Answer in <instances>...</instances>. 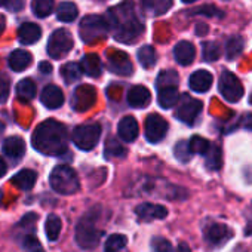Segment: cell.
Listing matches in <instances>:
<instances>
[{
    "mask_svg": "<svg viewBox=\"0 0 252 252\" xmlns=\"http://www.w3.org/2000/svg\"><path fill=\"white\" fill-rule=\"evenodd\" d=\"M107 23L111 26L114 39L122 43H134L144 33V24L131 0H125L120 5L111 8L108 11Z\"/></svg>",
    "mask_w": 252,
    "mask_h": 252,
    "instance_id": "obj_1",
    "label": "cell"
},
{
    "mask_svg": "<svg viewBox=\"0 0 252 252\" xmlns=\"http://www.w3.org/2000/svg\"><path fill=\"white\" fill-rule=\"evenodd\" d=\"M67 128L54 120H45L42 122L33 132L32 144L33 147L46 156H60L67 150Z\"/></svg>",
    "mask_w": 252,
    "mask_h": 252,
    "instance_id": "obj_2",
    "label": "cell"
},
{
    "mask_svg": "<svg viewBox=\"0 0 252 252\" xmlns=\"http://www.w3.org/2000/svg\"><path fill=\"white\" fill-rule=\"evenodd\" d=\"M51 187L60 194H73L80 189L79 177L76 171L67 165L55 166L49 177Z\"/></svg>",
    "mask_w": 252,
    "mask_h": 252,
    "instance_id": "obj_3",
    "label": "cell"
},
{
    "mask_svg": "<svg viewBox=\"0 0 252 252\" xmlns=\"http://www.w3.org/2000/svg\"><path fill=\"white\" fill-rule=\"evenodd\" d=\"M79 34L85 43H94L108 34V23L101 15H88L79 26Z\"/></svg>",
    "mask_w": 252,
    "mask_h": 252,
    "instance_id": "obj_4",
    "label": "cell"
},
{
    "mask_svg": "<svg viewBox=\"0 0 252 252\" xmlns=\"http://www.w3.org/2000/svg\"><path fill=\"white\" fill-rule=\"evenodd\" d=\"M102 231L96 228L95 221L88 215L83 217L76 227V242L82 249H92L99 243Z\"/></svg>",
    "mask_w": 252,
    "mask_h": 252,
    "instance_id": "obj_5",
    "label": "cell"
},
{
    "mask_svg": "<svg viewBox=\"0 0 252 252\" xmlns=\"http://www.w3.org/2000/svg\"><path fill=\"white\" fill-rule=\"evenodd\" d=\"M101 137V126L98 123L80 125L73 131V143L83 152L92 150Z\"/></svg>",
    "mask_w": 252,
    "mask_h": 252,
    "instance_id": "obj_6",
    "label": "cell"
},
{
    "mask_svg": "<svg viewBox=\"0 0 252 252\" xmlns=\"http://www.w3.org/2000/svg\"><path fill=\"white\" fill-rule=\"evenodd\" d=\"M73 37L71 34L67 32V30H57L52 33V36L49 37V42H48V54L51 58L54 60H60V58H64L71 49H73Z\"/></svg>",
    "mask_w": 252,
    "mask_h": 252,
    "instance_id": "obj_7",
    "label": "cell"
},
{
    "mask_svg": "<svg viewBox=\"0 0 252 252\" xmlns=\"http://www.w3.org/2000/svg\"><path fill=\"white\" fill-rule=\"evenodd\" d=\"M218 89L221 92V95L224 96V99H227L228 102H237L242 99L245 91L243 86L240 83V80L230 71H224L220 76V85Z\"/></svg>",
    "mask_w": 252,
    "mask_h": 252,
    "instance_id": "obj_8",
    "label": "cell"
},
{
    "mask_svg": "<svg viewBox=\"0 0 252 252\" xmlns=\"http://www.w3.org/2000/svg\"><path fill=\"white\" fill-rule=\"evenodd\" d=\"M233 230L221 222H211L205 227L203 230V237L205 242L214 248H220L224 246L231 237H233Z\"/></svg>",
    "mask_w": 252,
    "mask_h": 252,
    "instance_id": "obj_9",
    "label": "cell"
},
{
    "mask_svg": "<svg viewBox=\"0 0 252 252\" xmlns=\"http://www.w3.org/2000/svg\"><path fill=\"white\" fill-rule=\"evenodd\" d=\"M202 102L199 99H194L189 95H183L181 101H180V105H178V110H177V117L186 123V125H193L194 120L197 119V116L200 114L202 111Z\"/></svg>",
    "mask_w": 252,
    "mask_h": 252,
    "instance_id": "obj_10",
    "label": "cell"
},
{
    "mask_svg": "<svg viewBox=\"0 0 252 252\" xmlns=\"http://www.w3.org/2000/svg\"><path fill=\"white\" fill-rule=\"evenodd\" d=\"M168 132V122L159 114H150L146 119V138L156 144L165 138Z\"/></svg>",
    "mask_w": 252,
    "mask_h": 252,
    "instance_id": "obj_11",
    "label": "cell"
},
{
    "mask_svg": "<svg viewBox=\"0 0 252 252\" xmlns=\"http://www.w3.org/2000/svg\"><path fill=\"white\" fill-rule=\"evenodd\" d=\"M96 101V91L91 85H82L74 91L71 105L77 111H86L89 110Z\"/></svg>",
    "mask_w": 252,
    "mask_h": 252,
    "instance_id": "obj_12",
    "label": "cell"
},
{
    "mask_svg": "<svg viewBox=\"0 0 252 252\" xmlns=\"http://www.w3.org/2000/svg\"><path fill=\"white\" fill-rule=\"evenodd\" d=\"M135 214L141 221L163 220L168 217V209L156 203H141L135 208Z\"/></svg>",
    "mask_w": 252,
    "mask_h": 252,
    "instance_id": "obj_13",
    "label": "cell"
},
{
    "mask_svg": "<svg viewBox=\"0 0 252 252\" xmlns=\"http://www.w3.org/2000/svg\"><path fill=\"white\" fill-rule=\"evenodd\" d=\"M108 68L114 74H122V76H129L134 71L132 63L125 52L113 54L108 60Z\"/></svg>",
    "mask_w": 252,
    "mask_h": 252,
    "instance_id": "obj_14",
    "label": "cell"
},
{
    "mask_svg": "<svg viewBox=\"0 0 252 252\" xmlns=\"http://www.w3.org/2000/svg\"><path fill=\"white\" fill-rule=\"evenodd\" d=\"M40 101L45 107L55 110L64 104V94L57 85H48L40 95Z\"/></svg>",
    "mask_w": 252,
    "mask_h": 252,
    "instance_id": "obj_15",
    "label": "cell"
},
{
    "mask_svg": "<svg viewBox=\"0 0 252 252\" xmlns=\"http://www.w3.org/2000/svg\"><path fill=\"white\" fill-rule=\"evenodd\" d=\"M117 132H119V137L126 143L135 141L138 137V123H137L135 117H132V116L123 117L117 126Z\"/></svg>",
    "mask_w": 252,
    "mask_h": 252,
    "instance_id": "obj_16",
    "label": "cell"
},
{
    "mask_svg": "<svg viewBox=\"0 0 252 252\" xmlns=\"http://www.w3.org/2000/svg\"><path fill=\"white\" fill-rule=\"evenodd\" d=\"M212 82H214V77L209 71L206 70H197L194 71L190 79H189V85L190 88L197 92V94H203V92H208L212 86Z\"/></svg>",
    "mask_w": 252,
    "mask_h": 252,
    "instance_id": "obj_17",
    "label": "cell"
},
{
    "mask_svg": "<svg viewBox=\"0 0 252 252\" xmlns=\"http://www.w3.org/2000/svg\"><path fill=\"white\" fill-rule=\"evenodd\" d=\"M152 101V94L146 86L137 85L132 86V89L128 94V102L132 108H144L150 104Z\"/></svg>",
    "mask_w": 252,
    "mask_h": 252,
    "instance_id": "obj_18",
    "label": "cell"
},
{
    "mask_svg": "<svg viewBox=\"0 0 252 252\" xmlns=\"http://www.w3.org/2000/svg\"><path fill=\"white\" fill-rule=\"evenodd\" d=\"M174 57H175V61L180 65H190L193 63L194 57H196V49H194V46L190 42L183 40V42L175 45Z\"/></svg>",
    "mask_w": 252,
    "mask_h": 252,
    "instance_id": "obj_19",
    "label": "cell"
},
{
    "mask_svg": "<svg viewBox=\"0 0 252 252\" xmlns=\"http://www.w3.org/2000/svg\"><path fill=\"white\" fill-rule=\"evenodd\" d=\"M42 37V29L34 23H26L18 30V40L23 45H34Z\"/></svg>",
    "mask_w": 252,
    "mask_h": 252,
    "instance_id": "obj_20",
    "label": "cell"
},
{
    "mask_svg": "<svg viewBox=\"0 0 252 252\" xmlns=\"http://www.w3.org/2000/svg\"><path fill=\"white\" fill-rule=\"evenodd\" d=\"M79 65H80L82 73H85L89 77H98L101 74V70H102V64L99 61L98 55H95V54L85 55Z\"/></svg>",
    "mask_w": 252,
    "mask_h": 252,
    "instance_id": "obj_21",
    "label": "cell"
},
{
    "mask_svg": "<svg viewBox=\"0 0 252 252\" xmlns=\"http://www.w3.org/2000/svg\"><path fill=\"white\" fill-rule=\"evenodd\" d=\"M26 152V143L20 137H9L3 141V153L11 159H20Z\"/></svg>",
    "mask_w": 252,
    "mask_h": 252,
    "instance_id": "obj_22",
    "label": "cell"
},
{
    "mask_svg": "<svg viewBox=\"0 0 252 252\" xmlns=\"http://www.w3.org/2000/svg\"><path fill=\"white\" fill-rule=\"evenodd\" d=\"M33 61V57L29 51L24 49H17L9 55V67L14 71H23L26 70Z\"/></svg>",
    "mask_w": 252,
    "mask_h": 252,
    "instance_id": "obj_23",
    "label": "cell"
},
{
    "mask_svg": "<svg viewBox=\"0 0 252 252\" xmlns=\"http://www.w3.org/2000/svg\"><path fill=\"white\" fill-rule=\"evenodd\" d=\"M172 2L174 0H141V5L147 14L159 17L172 8Z\"/></svg>",
    "mask_w": 252,
    "mask_h": 252,
    "instance_id": "obj_24",
    "label": "cell"
},
{
    "mask_svg": "<svg viewBox=\"0 0 252 252\" xmlns=\"http://www.w3.org/2000/svg\"><path fill=\"white\" fill-rule=\"evenodd\" d=\"M36 180H37V175H36L34 171H32V169H23L17 175L12 177L11 183L15 187H18L20 190H32L33 186L36 184Z\"/></svg>",
    "mask_w": 252,
    "mask_h": 252,
    "instance_id": "obj_25",
    "label": "cell"
},
{
    "mask_svg": "<svg viewBox=\"0 0 252 252\" xmlns=\"http://www.w3.org/2000/svg\"><path fill=\"white\" fill-rule=\"evenodd\" d=\"M180 99V94L177 88H162L159 89V105L162 108H172Z\"/></svg>",
    "mask_w": 252,
    "mask_h": 252,
    "instance_id": "obj_26",
    "label": "cell"
},
{
    "mask_svg": "<svg viewBox=\"0 0 252 252\" xmlns=\"http://www.w3.org/2000/svg\"><path fill=\"white\" fill-rule=\"evenodd\" d=\"M205 156V165L208 169L211 171H218L222 165V153L221 149L218 146L211 144V147L208 149V152L203 155Z\"/></svg>",
    "mask_w": 252,
    "mask_h": 252,
    "instance_id": "obj_27",
    "label": "cell"
},
{
    "mask_svg": "<svg viewBox=\"0 0 252 252\" xmlns=\"http://www.w3.org/2000/svg\"><path fill=\"white\" fill-rule=\"evenodd\" d=\"M17 95H18L20 101H23V102L32 101L36 96V85H34V82L32 79H23L21 82H18Z\"/></svg>",
    "mask_w": 252,
    "mask_h": 252,
    "instance_id": "obj_28",
    "label": "cell"
},
{
    "mask_svg": "<svg viewBox=\"0 0 252 252\" xmlns=\"http://www.w3.org/2000/svg\"><path fill=\"white\" fill-rule=\"evenodd\" d=\"M61 228H63V221L58 215L55 214H51L48 218H46V222H45V231H46V236L51 242H55L58 237H60V233H61Z\"/></svg>",
    "mask_w": 252,
    "mask_h": 252,
    "instance_id": "obj_29",
    "label": "cell"
},
{
    "mask_svg": "<svg viewBox=\"0 0 252 252\" xmlns=\"http://www.w3.org/2000/svg\"><path fill=\"white\" fill-rule=\"evenodd\" d=\"M79 11H77V6L71 2H64L60 5L58 8V14H57V18L63 23H73L77 17Z\"/></svg>",
    "mask_w": 252,
    "mask_h": 252,
    "instance_id": "obj_30",
    "label": "cell"
},
{
    "mask_svg": "<svg viewBox=\"0 0 252 252\" xmlns=\"http://www.w3.org/2000/svg\"><path fill=\"white\" fill-rule=\"evenodd\" d=\"M137 57H138L140 64L144 68H147V70L149 68H153L155 64H156V52H155V49L150 45H146V46L140 48Z\"/></svg>",
    "mask_w": 252,
    "mask_h": 252,
    "instance_id": "obj_31",
    "label": "cell"
},
{
    "mask_svg": "<svg viewBox=\"0 0 252 252\" xmlns=\"http://www.w3.org/2000/svg\"><path fill=\"white\" fill-rule=\"evenodd\" d=\"M178 82H180V77H178L177 71L165 70V71H162L158 76L156 86H158V89H162V88H177Z\"/></svg>",
    "mask_w": 252,
    "mask_h": 252,
    "instance_id": "obj_32",
    "label": "cell"
},
{
    "mask_svg": "<svg viewBox=\"0 0 252 252\" xmlns=\"http://www.w3.org/2000/svg\"><path fill=\"white\" fill-rule=\"evenodd\" d=\"M104 155L108 159L113 158H125L126 156V149L116 140V138H108L104 147Z\"/></svg>",
    "mask_w": 252,
    "mask_h": 252,
    "instance_id": "obj_33",
    "label": "cell"
},
{
    "mask_svg": "<svg viewBox=\"0 0 252 252\" xmlns=\"http://www.w3.org/2000/svg\"><path fill=\"white\" fill-rule=\"evenodd\" d=\"M202 55L206 63H214L221 55V46L217 42H203L202 43Z\"/></svg>",
    "mask_w": 252,
    "mask_h": 252,
    "instance_id": "obj_34",
    "label": "cell"
},
{
    "mask_svg": "<svg viewBox=\"0 0 252 252\" xmlns=\"http://www.w3.org/2000/svg\"><path fill=\"white\" fill-rule=\"evenodd\" d=\"M33 14L39 18L48 17L54 9V0H33L32 3Z\"/></svg>",
    "mask_w": 252,
    "mask_h": 252,
    "instance_id": "obj_35",
    "label": "cell"
},
{
    "mask_svg": "<svg viewBox=\"0 0 252 252\" xmlns=\"http://www.w3.org/2000/svg\"><path fill=\"white\" fill-rule=\"evenodd\" d=\"M61 74H63V77H64L65 83H73V82H77L83 73H82V70H80V65H79V64L67 63V64L61 68Z\"/></svg>",
    "mask_w": 252,
    "mask_h": 252,
    "instance_id": "obj_36",
    "label": "cell"
},
{
    "mask_svg": "<svg viewBox=\"0 0 252 252\" xmlns=\"http://www.w3.org/2000/svg\"><path fill=\"white\" fill-rule=\"evenodd\" d=\"M126 242H128L126 236H123V234H111L107 239L105 245H104V252H119L126 246Z\"/></svg>",
    "mask_w": 252,
    "mask_h": 252,
    "instance_id": "obj_37",
    "label": "cell"
},
{
    "mask_svg": "<svg viewBox=\"0 0 252 252\" xmlns=\"http://www.w3.org/2000/svg\"><path fill=\"white\" fill-rule=\"evenodd\" d=\"M243 45H245V42H243V39L240 36L230 37L228 42H227V46H225V57L228 60H234L242 52Z\"/></svg>",
    "mask_w": 252,
    "mask_h": 252,
    "instance_id": "obj_38",
    "label": "cell"
},
{
    "mask_svg": "<svg viewBox=\"0 0 252 252\" xmlns=\"http://www.w3.org/2000/svg\"><path fill=\"white\" fill-rule=\"evenodd\" d=\"M189 146H190L191 153H197V155H202V156H203V155L208 152V149L211 147V143H209L208 140L202 138V137L194 135V137L190 140Z\"/></svg>",
    "mask_w": 252,
    "mask_h": 252,
    "instance_id": "obj_39",
    "label": "cell"
},
{
    "mask_svg": "<svg viewBox=\"0 0 252 252\" xmlns=\"http://www.w3.org/2000/svg\"><path fill=\"white\" fill-rule=\"evenodd\" d=\"M174 153H175V158H177L180 162H183V163H187V162L191 159V155H193L191 150H190L189 143H186V141H180V143L175 146Z\"/></svg>",
    "mask_w": 252,
    "mask_h": 252,
    "instance_id": "obj_40",
    "label": "cell"
},
{
    "mask_svg": "<svg viewBox=\"0 0 252 252\" xmlns=\"http://www.w3.org/2000/svg\"><path fill=\"white\" fill-rule=\"evenodd\" d=\"M23 246L27 252H45L43 246L40 245V242L37 240V237H34L32 233H27L24 236V240H23Z\"/></svg>",
    "mask_w": 252,
    "mask_h": 252,
    "instance_id": "obj_41",
    "label": "cell"
},
{
    "mask_svg": "<svg viewBox=\"0 0 252 252\" xmlns=\"http://www.w3.org/2000/svg\"><path fill=\"white\" fill-rule=\"evenodd\" d=\"M152 243H153V251L155 252H174V246L165 237H155L152 240Z\"/></svg>",
    "mask_w": 252,
    "mask_h": 252,
    "instance_id": "obj_42",
    "label": "cell"
},
{
    "mask_svg": "<svg viewBox=\"0 0 252 252\" xmlns=\"http://www.w3.org/2000/svg\"><path fill=\"white\" fill-rule=\"evenodd\" d=\"M9 91H11V80L6 74L0 73V104H3L8 96H9Z\"/></svg>",
    "mask_w": 252,
    "mask_h": 252,
    "instance_id": "obj_43",
    "label": "cell"
},
{
    "mask_svg": "<svg viewBox=\"0 0 252 252\" xmlns=\"http://www.w3.org/2000/svg\"><path fill=\"white\" fill-rule=\"evenodd\" d=\"M196 12L200 14V15H206V17H222V12L218 11L214 6H205V8L196 9Z\"/></svg>",
    "mask_w": 252,
    "mask_h": 252,
    "instance_id": "obj_44",
    "label": "cell"
},
{
    "mask_svg": "<svg viewBox=\"0 0 252 252\" xmlns=\"http://www.w3.org/2000/svg\"><path fill=\"white\" fill-rule=\"evenodd\" d=\"M39 70H40V73H43V74H51V73H52V65H51L48 61H43V63H40Z\"/></svg>",
    "mask_w": 252,
    "mask_h": 252,
    "instance_id": "obj_45",
    "label": "cell"
},
{
    "mask_svg": "<svg viewBox=\"0 0 252 252\" xmlns=\"http://www.w3.org/2000/svg\"><path fill=\"white\" fill-rule=\"evenodd\" d=\"M6 171H8V166H6V163H5V160L0 158V178H2L5 174H6Z\"/></svg>",
    "mask_w": 252,
    "mask_h": 252,
    "instance_id": "obj_46",
    "label": "cell"
},
{
    "mask_svg": "<svg viewBox=\"0 0 252 252\" xmlns=\"http://www.w3.org/2000/svg\"><path fill=\"white\" fill-rule=\"evenodd\" d=\"M177 252H191V251H190V248H189L186 243H181V245L178 246V251H177Z\"/></svg>",
    "mask_w": 252,
    "mask_h": 252,
    "instance_id": "obj_47",
    "label": "cell"
},
{
    "mask_svg": "<svg viewBox=\"0 0 252 252\" xmlns=\"http://www.w3.org/2000/svg\"><path fill=\"white\" fill-rule=\"evenodd\" d=\"M3 29H5V21H3V18H0V34H2Z\"/></svg>",
    "mask_w": 252,
    "mask_h": 252,
    "instance_id": "obj_48",
    "label": "cell"
},
{
    "mask_svg": "<svg viewBox=\"0 0 252 252\" xmlns=\"http://www.w3.org/2000/svg\"><path fill=\"white\" fill-rule=\"evenodd\" d=\"M184 3H193V2H197V0H183Z\"/></svg>",
    "mask_w": 252,
    "mask_h": 252,
    "instance_id": "obj_49",
    "label": "cell"
},
{
    "mask_svg": "<svg viewBox=\"0 0 252 252\" xmlns=\"http://www.w3.org/2000/svg\"><path fill=\"white\" fill-rule=\"evenodd\" d=\"M8 3V0H0V6H3V5H6Z\"/></svg>",
    "mask_w": 252,
    "mask_h": 252,
    "instance_id": "obj_50",
    "label": "cell"
},
{
    "mask_svg": "<svg viewBox=\"0 0 252 252\" xmlns=\"http://www.w3.org/2000/svg\"><path fill=\"white\" fill-rule=\"evenodd\" d=\"M3 131V125L2 123H0V132H2Z\"/></svg>",
    "mask_w": 252,
    "mask_h": 252,
    "instance_id": "obj_51",
    "label": "cell"
},
{
    "mask_svg": "<svg viewBox=\"0 0 252 252\" xmlns=\"http://www.w3.org/2000/svg\"><path fill=\"white\" fill-rule=\"evenodd\" d=\"M2 197H3V193H2V190H0V200H2Z\"/></svg>",
    "mask_w": 252,
    "mask_h": 252,
    "instance_id": "obj_52",
    "label": "cell"
},
{
    "mask_svg": "<svg viewBox=\"0 0 252 252\" xmlns=\"http://www.w3.org/2000/svg\"><path fill=\"white\" fill-rule=\"evenodd\" d=\"M249 102L252 104V95H251V98H249Z\"/></svg>",
    "mask_w": 252,
    "mask_h": 252,
    "instance_id": "obj_53",
    "label": "cell"
}]
</instances>
